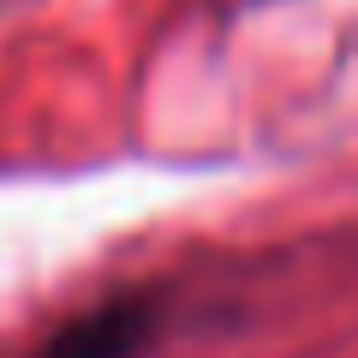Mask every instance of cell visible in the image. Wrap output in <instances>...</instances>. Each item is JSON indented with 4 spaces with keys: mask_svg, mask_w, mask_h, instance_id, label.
<instances>
[{
    "mask_svg": "<svg viewBox=\"0 0 358 358\" xmlns=\"http://www.w3.org/2000/svg\"><path fill=\"white\" fill-rule=\"evenodd\" d=\"M155 329H162V305L155 299H114V305L66 322L30 358H138L155 341Z\"/></svg>",
    "mask_w": 358,
    "mask_h": 358,
    "instance_id": "cell-1",
    "label": "cell"
}]
</instances>
